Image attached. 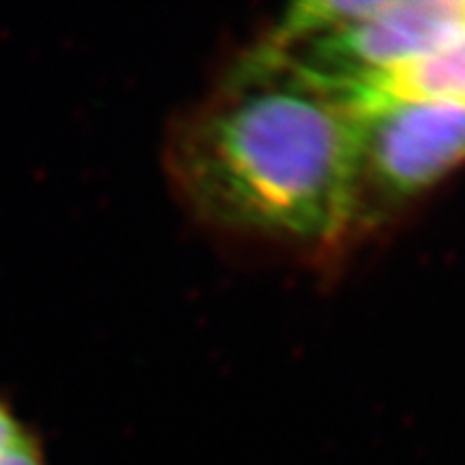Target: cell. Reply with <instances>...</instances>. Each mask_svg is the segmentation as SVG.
<instances>
[{"label": "cell", "mask_w": 465, "mask_h": 465, "mask_svg": "<svg viewBox=\"0 0 465 465\" xmlns=\"http://www.w3.org/2000/svg\"><path fill=\"white\" fill-rule=\"evenodd\" d=\"M0 465H48L39 435L31 429L25 438L0 457Z\"/></svg>", "instance_id": "5"}, {"label": "cell", "mask_w": 465, "mask_h": 465, "mask_svg": "<svg viewBox=\"0 0 465 465\" xmlns=\"http://www.w3.org/2000/svg\"><path fill=\"white\" fill-rule=\"evenodd\" d=\"M465 166L463 104L358 89L349 242Z\"/></svg>", "instance_id": "2"}, {"label": "cell", "mask_w": 465, "mask_h": 465, "mask_svg": "<svg viewBox=\"0 0 465 465\" xmlns=\"http://www.w3.org/2000/svg\"><path fill=\"white\" fill-rule=\"evenodd\" d=\"M31 431V427H26L15 414V410L11 407L7 399L0 394V457L7 452L11 446H15L25 435Z\"/></svg>", "instance_id": "6"}, {"label": "cell", "mask_w": 465, "mask_h": 465, "mask_svg": "<svg viewBox=\"0 0 465 465\" xmlns=\"http://www.w3.org/2000/svg\"><path fill=\"white\" fill-rule=\"evenodd\" d=\"M465 31L457 0H364L351 20L293 39H267L317 75L353 89L386 84Z\"/></svg>", "instance_id": "3"}, {"label": "cell", "mask_w": 465, "mask_h": 465, "mask_svg": "<svg viewBox=\"0 0 465 465\" xmlns=\"http://www.w3.org/2000/svg\"><path fill=\"white\" fill-rule=\"evenodd\" d=\"M356 100L358 89L265 39L173 127L174 190L213 229L339 252L351 223Z\"/></svg>", "instance_id": "1"}, {"label": "cell", "mask_w": 465, "mask_h": 465, "mask_svg": "<svg viewBox=\"0 0 465 465\" xmlns=\"http://www.w3.org/2000/svg\"><path fill=\"white\" fill-rule=\"evenodd\" d=\"M373 89L446 100L465 106V31L449 45L399 72L386 84L373 86Z\"/></svg>", "instance_id": "4"}]
</instances>
